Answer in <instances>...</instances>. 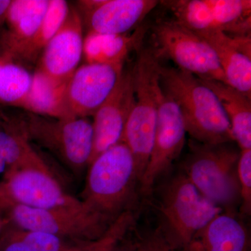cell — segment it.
<instances>
[{"label":"cell","mask_w":251,"mask_h":251,"mask_svg":"<svg viewBox=\"0 0 251 251\" xmlns=\"http://www.w3.org/2000/svg\"><path fill=\"white\" fill-rule=\"evenodd\" d=\"M162 90L179 108L185 129L197 143L224 145L234 141L230 124L216 94L196 75L160 66Z\"/></svg>","instance_id":"cell-1"},{"label":"cell","mask_w":251,"mask_h":251,"mask_svg":"<svg viewBox=\"0 0 251 251\" xmlns=\"http://www.w3.org/2000/svg\"><path fill=\"white\" fill-rule=\"evenodd\" d=\"M81 201L112 221L132 210L139 184L133 155L123 142L108 149L89 165Z\"/></svg>","instance_id":"cell-2"},{"label":"cell","mask_w":251,"mask_h":251,"mask_svg":"<svg viewBox=\"0 0 251 251\" xmlns=\"http://www.w3.org/2000/svg\"><path fill=\"white\" fill-rule=\"evenodd\" d=\"M156 51L143 50L132 70L135 103L127 120L122 142L134 159L139 181L146 170L156 130L158 99L161 92Z\"/></svg>","instance_id":"cell-3"},{"label":"cell","mask_w":251,"mask_h":251,"mask_svg":"<svg viewBox=\"0 0 251 251\" xmlns=\"http://www.w3.org/2000/svg\"><path fill=\"white\" fill-rule=\"evenodd\" d=\"M158 211V228L178 251H184L195 234L223 213L222 208L206 199L183 173L163 188Z\"/></svg>","instance_id":"cell-4"},{"label":"cell","mask_w":251,"mask_h":251,"mask_svg":"<svg viewBox=\"0 0 251 251\" xmlns=\"http://www.w3.org/2000/svg\"><path fill=\"white\" fill-rule=\"evenodd\" d=\"M13 128L28 141L41 145L55 155L74 172L90 163L93 150V127L87 118L54 119L29 113Z\"/></svg>","instance_id":"cell-5"},{"label":"cell","mask_w":251,"mask_h":251,"mask_svg":"<svg viewBox=\"0 0 251 251\" xmlns=\"http://www.w3.org/2000/svg\"><path fill=\"white\" fill-rule=\"evenodd\" d=\"M240 153L226 146L191 143L183 173L202 195L222 208L241 202L237 165Z\"/></svg>","instance_id":"cell-6"},{"label":"cell","mask_w":251,"mask_h":251,"mask_svg":"<svg viewBox=\"0 0 251 251\" xmlns=\"http://www.w3.org/2000/svg\"><path fill=\"white\" fill-rule=\"evenodd\" d=\"M6 219L27 230L44 232L64 240L82 244L102 237L115 221L83 205L43 209L13 205L4 209Z\"/></svg>","instance_id":"cell-7"},{"label":"cell","mask_w":251,"mask_h":251,"mask_svg":"<svg viewBox=\"0 0 251 251\" xmlns=\"http://www.w3.org/2000/svg\"><path fill=\"white\" fill-rule=\"evenodd\" d=\"M66 192L44 160L8 172L0 181V209L13 205L52 209L83 205Z\"/></svg>","instance_id":"cell-8"},{"label":"cell","mask_w":251,"mask_h":251,"mask_svg":"<svg viewBox=\"0 0 251 251\" xmlns=\"http://www.w3.org/2000/svg\"><path fill=\"white\" fill-rule=\"evenodd\" d=\"M157 55L166 56L178 69L199 78L226 83L215 52L201 36L176 21H162L153 28Z\"/></svg>","instance_id":"cell-9"},{"label":"cell","mask_w":251,"mask_h":251,"mask_svg":"<svg viewBox=\"0 0 251 251\" xmlns=\"http://www.w3.org/2000/svg\"><path fill=\"white\" fill-rule=\"evenodd\" d=\"M186 133L179 108L161 89L152 150L140 181V190L144 195L150 194L158 178L179 156L186 142Z\"/></svg>","instance_id":"cell-10"},{"label":"cell","mask_w":251,"mask_h":251,"mask_svg":"<svg viewBox=\"0 0 251 251\" xmlns=\"http://www.w3.org/2000/svg\"><path fill=\"white\" fill-rule=\"evenodd\" d=\"M123 73V64L87 63L69 79L68 108L74 117L93 116L115 89Z\"/></svg>","instance_id":"cell-11"},{"label":"cell","mask_w":251,"mask_h":251,"mask_svg":"<svg viewBox=\"0 0 251 251\" xmlns=\"http://www.w3.org/2000/svg\"><path fill=\"white\" fill-rule=\"evenodd\" d=\"M134 103L132 71L123 72L112 93L93 115V150L89 165L104 151L122 142Z\"/></svg>","instance_id":"cell-12"},{"label":"cell","mask_w":251,"mask_h":251,"mask_svg":"<svg viewBox=\"0 0 251 251\" xmlns=\"http://www.w3.org/2000/svg\"><path fill=\"white\" fill-rule=\"evenodd\" d=\"M82 25L78 11L69 9L65 21L44 50L39 70L58 80L72 77L83 54Z\"/></svg>","instance_id":"cell-13"},{"label":"cell","mask_w":251,"mask_h":251,"mask_svg":"<svg viewBox=\"0 0 251 251\" xmlns=\"http://www.w3.org/2000/svg\"><path fill=\"white\" fill-rule=\"evenodd\" d=\"M197 34L215 52L226 83L251 99V35L230 36L218 29Z\"/></svg>","instance_id":"cell-14"},{"label":"cell","mask_w":251,"mask_h":251,"mask_svg":"<svg viewBox=\"0 0 251 251\" xmlns=\"http://www.w3.org/2000/svg\"><path fill=\"white\" fill-rule=\"evenodd\" d=\"M159 3L157 0H103L84 16L89 32L122 35L139 25Z\"/></svg>","instance_id":"cell-15"},{"label":"cell","mask_w":251,"mask_h":251,"mask_svg":"<svg viewBox=\"0 0 251 251\" xmlns=\"http://www.w3.org/2000/svg\"><path fill=\"white\" fill-rule=\"evenodd\" d=\"M247 229L232 213H221L195 234L183 251H248Z\"/></svg>","instance_id":"cell-16"},{"label":"cell","mask_w":251,"mask_h":251,"mask_svg":"<svg viewBox=\"0 0 251 251\" xmlns=\"http://www.w3.org/2000/svg\"><path fill=\"white\" fill-rule=\"evenodd\" d=\"M68 80H58L39 69L36 71L33 75L30 92L23 108L31 113L50 118L74 117L68 108Z\"/></svg>","instance_id":"cell-17"},{"label":"cell","mask_w":251,"mask_h":251,"mask_svg":"<svg viewBox=\"0 0 251 251\" xmlns=\"http://www.w3.org/2000/svg\"><path fill=\"white\" fill-rule=\"evenodd\" d=\"M199 78V77H198ZM219 99L230 124L234 141L242 150L251 149V99L242 92L219 81L199 78Z\"/></svg>","instance_id":"cell-18"},{"label":"cell","mask_w":251,"mask_h":251,"mask_svg":"<svg viewBox=\"0 0 251 251\" xmlns=\"http://www.w3.org/2000/svg\"><path fill=\"white\" fill-rule=\"evenodd\" d=\"M49 0H14L8 11L7 45L14 54L36 34L49 7Z\"/></svg>","instance_id":"cell-19"},{"label":"cell","mask_w":251,"mask_h":251,"mask_svg":"<svg viewBox=\"0 0 251 251\" xmlns=\"http://www.w3.org/2000/svg\"><path fill=\"white\" fill-rule=\"evenodd\" d=\"M86 244H74L52 234L22 229L10 223L0 233V251H81Z\"/></svg>","instance_id":"cell-20"},{"label":"cell","mask_w":251,"mask_h":251,"mask_svg":"<svg viewBox=\"0 0 251 251\" xmlns=\"http://www.w3.org/2000/svg\"><path fill=\"white\" fill-rule=\"evenodd\" d=\"M216 29L230 36L250 35L251 0H207Z\"/></svg>","instance_id":"cell-21"},{"label":"cell","mask_w":251,"mask_h":251,"mask_svg":"<svg viewBox=\"0 0 251 251\" xmlns=\"http://www.w3.org/2000/svg\"><path fill=\"white\" fill-rule=\"evenodd\" d=\"M135 36L102 35L88 32L84 39L83 53L87 63L123 64Z\"/></svg>","instance_id":"cell-22"},{"label":"cell","mask_w":251,"mask_h":251,"mask_svg":"<svg viewBox=\"0 0 251 251\" xmlns=\"http://www.w3.org/2000/svg\"><path fill=\"white\" fill-rule=\"evenodd\" d=\"M69 6L64 0H49V7L41 25L31 39L16 50L14 55L31 60L44 50L65 21Z\"/></svg>","instance_id":"cell-23"},{"label":"cell","mask_w":251,"mask_h":251,"mask_svg":"<svg viewBox=\"0 0 251 251\" xmlns=\"http://www.w3.org/2000/svg\"><path fill=\"white\" fill-rule=\"evenodd\" d=\"M41 160L21 133L14 128H0V175Z\"/></svg>","instance_id":"cell-24"},{"label":"cell","mask_w":251,"mask_h":251,"mask_svg":"<svg viewBox=\"0 0 251 251\" xmlns=\"http://www.w3.org/2000/svg\"><path fill=\"white\" fill-rule=\"evenodd\" d=\"M32 80L33 75L21 66L0 62V103L23 108Z\"/></svg>","instance_id":"cell-25"},{"label":"cell","mask_w":251,"mask_h":251,"mask_svg":"<svg viewBox=\"0 0 251 251\" xmlns=\"http://www.w3.org/2000/svg\"><path fill=\"white\" fill-rule=\"evenodd\" d=\"M175 15L176 22L195 33L216 29L207 0H171L162 1Z\"/></svg>","instance_id":"cell-26"},{"label":"cell","mask_w":251,"mask_h":251,"mask_svg":"<svg viewBox=\"0 0 251 251\" xmlns=\"http://www.w3.org/2000/svg\"><path fill=\"white\" fill-rule=\"evenodd\" d=\"M135 221L133 211L122 213L101 237L94 242L87 243L81 251H112L122 239L127 237L134 226Z\"/></svg>","instance_id":"cell-27"},{"label":"cell","mask_w":251,"mask_h":251,"mask_svg":"<svg viewBox=\"0 0 251 251\" xmlns=\"http://www.w3.org/2000/svg\"><path fill=\"white\" fill-rule=\"evenodd\" d=\"M240 186L241 210L250 215L251 211V149L242 150L237 165Z\"/></svg>","instance_id":"cell-28"},{"label":"cell","mask_w":251,"mask_h":251,"mask_svg":"<svg viewBox=\"0 0 251 251\" xmlns=\"http://www.w3.org/2000/svg\"><path fill=\"white\" fill-rule=\"evenodd\" d=\"M135 244V251H178L168 242L158 228L140 235Z\"/></svg>","instance_id":"cell-29"},{"label":"cell","mask_w":251,"mask_h":251,"mask_svg":"<svg viewBox=\"0 0 251 251\" xmlns=\"http://www.w3.org/2000/svg\"><path fill=\"white\" fill-rule=\"evenodd\" d=\"M112 251H135V241L128 240L126 237Z\"/></svg>","instance_id":"cell-30"},{"label":"cell","mask_w":251,"mask_h":251,"mask_svg":"<svg viewBox=\"0 0 251 251\" xmlns=\"http://www.w3.org/2000/svg\"><path fill=\"white\" fill-rule=\"evenodd\" d=\"M11 3V0H0V21L6 18Z\"/></svg>","instance_id":"cell-31"},{"label":"cell","mask_w":251,"mask_h":251,"mask_svg":"<svg viewBox=\"0 0 251 251\" xmlns=\"http://www.w3.org/2000/svg\"><path fill=\"white\" fill-rule=\"evenodd\" d=\"M9 224V220L6 219V218H1V216H0V233L2 232L4 227Z\"/></svg>","instance_id":"cell-32"}]
</instances>
